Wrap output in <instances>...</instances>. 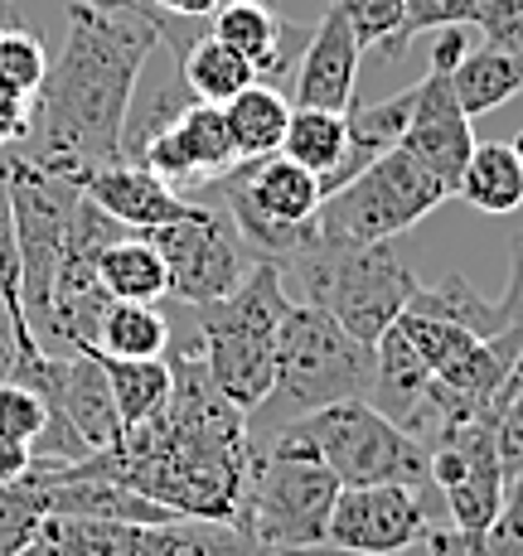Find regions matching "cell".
I'll return each instance as SVG.
<instances>
[{
  "label": "cell",
  "mask_w": 523,
  "mask_h": 556,
  "mask_svg": "<svg viewBox=\"0 0 523 556\" xmlns=\"http://www.w3.org/2000/svg\"><path fill=\"white\" fill-rule=\"evenodd\" d=\"M165 354L170 372H175V392H170L165 412L126 431L116 451H98L78 465L136 489L175 518L233 522L242 508L252 459H258L248 412H238L209 382L199 339L189 349L170 339Z\"/></svg>",
  "instance_id": "obj_1"
},
{
  "label": "cell",
  "mask_w": 523,
  "mask_h": 556,
  "mask_svg": "<svg viewBox=\"0 0 523 556\" xmlns=\"http://www.w3.org/2000/svg\"><path fill=\"white\" fill-rule=\"evenodd\" d=\"M155 45L160 29L146 10H92L83 0H69L63 49L35 92L25 155L73 185L122 160L136 83Z\"/></svg>",
  "instance_id": "obj_2"
},
{
  "label": "cell",
  "mask_w": 523,
  "mask_h": 556,
  "mask_svg": "<svg viewBox=\"0 0 523 556\" xmlns=\"http://www.w3.org/2000/svg\"><path fill=\"white\" fill-rule=\"evenodd\" d=\"M272 363H276L272 397L248 416V431L252 435L266 431V441L282 426L320 412V406L369 397L373 382V344H359L335 315H325L320 305L306 301L286 309L282 329H276Z\"/></svg>",
  "instance_id": "obj_3"
},
{
  "label": "cell",
  "mask_w": 523,
  "mask_h": 556,
  "mask_svg": "<svg viewBox=\"0 0 523 556\" xmlns=\"http://www.w3.org/2000/svg\"><path fill=\"white\" fill-rule=\"evenodd\" d=\"M291 291L276 262H262L242 276L238 291H228L223 301L195 305L199 325V358H204L209 382L223 392L238 412H258L272 397L276 378V329H282L286 309H291Z\"/></svg>",
  "instance_id": "obj_4"
},
{
  "label": "cell",
  "mask_w": 523,
  "mask_h": 556,
  "mask_svg": "<svg viewBox=\"0 0 523 556\" xmlns=\"http://www.w3.org/2000/svg\"><path fill=\"white\" fill-rule=\"evenodd\" d=\"M291 301L320 305L335 315L359 344H378V334L418 295V271L398 242H364V248H329L311 242L282 266Z\"/></svg>",
  "instance_id": "obj_5"
},
{
  "label": "cell",
  "mask_w": 523,
  "mask_h": 556,
  "mask_svg": "<svg viewBox=\"0 0 523 556\" xmlns=\"http://www.w3.org/2000/svg\"><path fill=\"white\" fill-rule=\"evenodd\" d=\"M266 445L320 459L339 479V489H364V484L426 489L432 484V455H426L422 435L402 431L398 421L373 412L364 397L320 406V412L301 416V421L282 426Z\"/></svg>",
  "instance_id": "obj_6"
},
{
  "label": "cell",
  "mask_w": 523,
  "mask_h": 556,
  "mask_svg": "<svg viewBox=\"0 0 523 556\" xmlns=\"http://www.w3.org/2000/svg\"><path fill=\"white\" fill-rule=\"evenodd\" d=\"M204 189L213 194V203L228 208L242 242L266 262L286 266L315 242V213L325 203V189H320V175L286 160L282 151L262 160H242V165H233L228 175Z\"/></svg>",
  "instance_id": "obj_7"
},
{
  "label": "cell",
  "mask_w": 523,
  "mask_h": 556,
  "mask_svg": "<svg viewBox=\"0 0 523 556\" xmlns=\"http://www.w3.org/2000/svg\"><path fill=\"white\" fill-rule=\"evenodd\" d=\"M451 199V189L422 169L402 146L378 155L364 175H354L345 189L325 194L315 213V238L329 248H364V242H393L398 232L418 228L426 213H436Z\"/></svg>",
  "instance_id": "obj_8"
},
{
  "label": "cell",
  "mask_w": 523,
  "mask_h": 556,
  "mask_svg": "<svg viewBox=\"0 0 523 556\" xmlns=\"http://www.w3.org/2000/svg\"><path fill=\"white\" fill-rule=\"evenodd\" d=\"M0 175H5L10 213H15V242H20V309H25L29 334H39L49 319L53 276H59L63 242H69V223L83 199V185L39 169L25 151H0Z\"/></svg>",
  "instance_id": "obj_9"
},
{
  "label": "cell",
  "mask_w": 523,
  "mask_h": 556,
  "mask_svg": "<svg viewBox=\"0 0 523 556\" xmlns=\"http://www.w3.org/2000/svg\"><path fill=\"white\" fill-rule=\"evenodd\" d=\"M339 498V479L329 475L320 459L291 455L282 445H266L252 459L248 489H242L238 528H248L252 538H262L266 547L282 552H311L325 547L329 513Z\"/></svg>",
  "instance_id": "obj_10"
},
{
  "label": "cell",
  "mask_w": 523,
  "mask_h": 556,
  "mask_svg": "<svg viewBox=\"0 0 523 556\" xmlns=\"http://www.w3.org/2000/svg\"><path fill=\"white\" fill-rule=\"evenodd\" d=\"M160 248L170 271V295L179 305H209L223 301L228 291H238L242 276L262 262L258 252L242 242L238 223L228 218L223 203L209 199H189V208L175 223L146 232Z\"/></svg>",
  "instance_id": "obj_11"
},
{
  "label": "cell",
  "mask_w": 523,
  "mask_h": 556,
  "mask_svg": "<svg viewBox=\"0 0 523 556\" xmlns=\"http://www.w3.org/2000/svg\"><path fill=\"white\" fill-rule=\"evenodd\" d=\"M432 528L422 489L408 484H364L339 489L325 528V547L339 556H398L418 547Z\"/></svg>",
  "instance_id": "obj_12"
},
{
  "label": "cell",
  "mask_w": 523,
  "mask_h": 556,
  "mask_svg": "<svg viewBox=\"0 0 523 556\" xmlns=\"http://www.w3.org/2000/svg\"><path fill=\"white\" fill-rule=\"evenodd\" d=\"M398 146L456 194L465 160L475 151V131H471V116L461 112V102L451 92V73L432 68L418 83V106H412L408 131H402Z\"/></svg>",
  "instance_id": "obj_13"
},
{
  "label": "cell",
  "mask_w": 523,
  "mask_h": 556,
  "mask_svg": "<svg viewBox=\"0 0 523 556\" xmlns=\"http://www.w3.org/2000/svg\"><path fill=\"white\" fill-rule=\"evenodd\" d=\"M359 63H364V45H359L349 15L339 10V0H329V10L311 29V45L291 63V92L296 106H325V112H349L359 98Z\"/></svg>",
  "instance_id": "obj_14"
},
{
  "label": "cell",
  "mask_w": 523,
  "mask_h": 556,
  "mask_svg": "<svg viewBox=\"0 0 523 556\" xmlns=\"http://www.w3.org/2000/svg\"><path fill=\"white\" fill-rule=\"evenodd\" d=\"M83 194L98 203L107 218L122 223L126 232H155L189 208V199L179 189H170L165 179L136 165V160H112V165L92 169L83 179Z\"/></svg>",
  "instance_id": "obj_15"
},
{
  "label": "cell",
  "mask_w": 523,
  "mask_h": 556,
  "mask_svg": "<svg viewBox=\"0 0 523 556\" xmlns=\"http://www.w3.org/2000/svg\"><path fill=\"white\" fill-rule=\"evenodd\" d=\"M426 363L412 354V344L402 339L398 325H388L373 344V382H369V406L383 412L388 421H398L402 431L422 435L426 431Z\"/></svg>",
  "instance_id": "obj_16"
},
{
  "label": "cell",
  "mask_w": 523,
  "mask_h": 556,
  "mask_svg": "<svg viewBox=\"0 0 523 556\" xmlns=\"http://www.w3.org/2000/svg\"><path fill=\"white\" fill-rule=\"evenodd\" d=\"M209 35L238 49L252 63V73L266 83L291 73V20L282 10H272L266 0H223L209 15Z\"/></svg>",
  "instance_id": "obj_17"
},
{
  "label": "cell",
  "mask_w": 523,
  "mask_h": 556,
  "mask_svg": "<svg viewBox=\"0 0 523 556\" xmlns=\"http://www.w3.org/2000/svg\"><path fill=\"white\" fill-rule=\"evenodd\" d=\"M160 528L116 522V518H83V513H45L35 552L39 556H160Z\"/></svg>",
  "instance_id": "obj_18"
},
{
  "label": "cell",
  "mask_w": 523,
  "mask_h": 556,
  "mask_svg": "<svg viewBox=\"0 0 523 556\" xmlns=\"http://www.w3.org/2000/svg\"><path fill=\"white\" fill-rule=\"evenodd\" d=\"M98 286L107 301H141L155 305L170 295V271L165 256L146 232H122L116 242H107L98 256Z\"/></svg>",
  "instance_id": "obj_19"
},
{
  "label": "cell",
  "mask_w": 523,
  "mask_h": 556,
  "mask_svg": "<svg viewBox=\"0 0 523 556\" xmlns=\"http://www.w3.org/2000/svg\"><path fill=\"white\" fill-rule=\"evenodd\" d=\"M451 92L461 102V112L471 116H489L505 102H514L523 92V59L499 45H480L465 49V59L451 68Z\"/></svg>",
  "instance_id": "obj_20"
},
{
  "label": "cell",
  "mask_w": 523,
  "mask_h": 556,
  "mask_svg": "<svg viewBox=\"0 0 523 556\" xmlns=\"http://www.w3.org/2000/svg\"><path fill=\"white\" fill-rule=\"evenodd\" d=\"M456 194L471 203V208L489 213V218L519 213L523 208V165L514 155V141H475Z\"/></svg>",
  "instance_id": "obj_21"
},
{
  "label": "cell",
  "mask_w": 523,
  "mask_h": 556,
  "mask_svg": "<svg viewBox=\"0 0 523 556\" xmlns=\"http://www.w3.org/2000/svg\"><path fill=\"white\" fill-rule=\"evenodd\" d=\"M223 122H228V136H233V151L238 160H262V155H276L286 141V122H291V102L272 88V83H252L242 88L238 98L223 102Z\"/></svg>",
  "instance_id": "obj_22"
},
{
  "label": "cell",
  "mask_w": 523,
  "mask_h": 556,
  "mask_svg": "<svg viewBox=\"0 0 523 556\" xmlns=\"http://www.w3.org/2000/svg\"><path fill=\"white\" fill-rule=\"evenodd\" d=\"M175 68H179V83H185L189 98H195V102H213V106H223L228 98H238L242 88H252V83H258L252 63L242 59L238 49L223 45L219 35H209V29L185 53H179Z\"/></svg>",
  "instance_id": "obj_23"
},
{
  "label": "cell",
  "mask_w": 523,
  "mask_h": 556,
  "mask_svg": "<svg viewBox=\"0 0 523 556\" xmlns=\"http://www.w3.org/2000/svg\"><path fill=\"white\" fill-rule=\"evenodd\" d=\"M160 556H339L335 547L311 552H282L266 547L238 522H213V518H175L160 528Z\"/></svg>",
  "instance_id": "obj_24"
},
{
  "label": "cell",
  "mask_w": 523,
  "mask_h": 556,
  "mask_svg": "<svg viewBox=\"0 0 523 556\" xmlns=\"http://www.w3.org/2000/svg\"><path fill=\"white\" fill-rule=\"evenodd\" d=\"M102 368H107V382H112V402H116V416H122V431H136V426L155 421V416L165 412L170 392H175L170 358H102Z\"/></svg>",
  "instance_id": "obj_25"
},
{
  "label": "cell",
  "mask_w": 523,
  "mask_h": 556,
  "mask_svg": "<svg viewBox=\"0 0 523 556\" xmlns=\"http://www.w3.org/2000/svg\"><path fill=\"white\" fill-rule=\"evenodd\" d=\"M170 339H175L170 334V319L160 315L155 305L107 301L92 354H102V358H165Z\"/></svg>",
  "instance_id": "obj_26"
},
{
  "label": "cell",
  "mask_w": 523,
  "mask_h": 556,
  "mask_svg": "<svg viewBox=\"0 0 523 556\" xmlns=\"http://www.w3.org/2000/svg\"><path fill=\"white\" fill-rule=\"evenodd\" d=\"M408 309H418V315H436V319H451V325L471 329L475 339H495V334H505V319H499V301L480 295L461 271H451L441 286H418V295L408 301Z\"/></svg>",
  "instance_id": "obj_27"
},
{
  "label": "cell",
  "mask_w": 523,
  "mask_h": 556,
  "mask_svg": "<svg viewBox=\"0 0 523 556\" xmlns=\"http://www.w3.org/2000/svg\"><path fill=\"white\" fill-rule=\"evenodd\" d=\"M282 155L325 179L329 169L345 160V112H325V106H291Z\"/></svg>",
  "instance_id": "obj_28"
},
{
  "label": "cell",
  "mask_w": 523,
  "mask_h": 556,
  "mask_svg": "<svg viewBox=\"0 0 523 556\" xmlns=\"http://www.w3.org/2000/svg\"><path fill=\"white\" fill-rule=\"evenodd\" d=\"M339 10L349 15L364 53L378 49L383 59H398L408 49V0H339Z\"/></svg>",
  "instance_id": "obj_29"
},
{
  "label": "cell",
  "mask_w": 523,
  "mask_h": 556,
  "mask_svg": "<svg viewBox=\"0 0 523 556\" xmlns=\"http://www.w3.org/2000/svg\"><path fill=\"white\" fill-rule=\"evenodd\" d=\"M39 522H45V504H39L35 484L25 475L15 484H0V556L35 552Z\"/></svg>",
  "instance_id": "obj_30"
},
{
  "label": "cell",
  "mask_w": 523,
  "mask_h": 556,
  "mask_svg": "<svg viewBox=\"0 0 523 556\" xmlns=\"http://www.w3.org/2000/svg\"><path fill=\"white\" fill-rule=\"evenodd\" d=\"M45 73H49V53L39 45V35H29V29H20V25L0 29V83H5V88L35 98Z\"/></svg>",
  "instance_id": "obj_31"
},
{
  "label": "cell",
  "mask_w": 523,
  "mask_h": 556,
  "mask_svg": "<svg viewBox=\"0 0 523 556\" xmlns=\"http://www.w3.org/2000/svg\"><path fill=\"white\" fill-rule=\"evenodd\" d=\"M136 5H141L146 15L155 20L160 39H165V45L175 49V59H179V53H185L209 29L204 20L223 5V0H136Z\"/></svg>",
  "instance_id": "obj_32"
},
{
  "label": "cell",
  "mask_w": 523,
  "mask_h": 556,
  "mask_svg": "<svg viewBox=\"0 0 523 556\" xmlns=\"http://www.w3.org/2000/svg\"><path fill=\"white\" fill-rule=\"evenodd\" d=\"M45 421H49V402L29 382H20V378L0 382V435H10L20 445H35Z\"/></svg>",
  "instance_id": "obj_33"
},
{
  "label": "cell",
  "mask_w": 523,
  "mask_h": 556,
  "mask_svg": "<svg viewBox=\"0 0 523 556\" xmlns=\"http://www.w3.org/2000/svg\"><path fill=\"white\" fill-rule=\"evenodd\" d=\"M495 445L499 469H505V498H523V388H514L499 406Z\"/></svg>",
  "instance_id": "obj_34"
},
{
  "label": "cell",
  "mask_w": 523,
  "mask_h": 556,
  "mask_svg": "<svg viewBox=\"0 0 523 556\" xmlns=\"http://www.w3.org/2000/svg\"><path fill=\"white\" fill-rule=\"evenodd\" d=\"M0 305H5V315L15 325H25V309H20V242H15V213H10L5 175H0Z\"/></svg>",
  "instance_id": "obj_35"
},
{
  "label": "cell",
  "mask_w": 523,
  "mask_h": 556,
  "mask_svg": "<svg viewBox=\"0 0 523 556\" xmlns=\"http://www.w3.org/2000/svg\"><path fill=\"white\" fill-rule=\"evenodd\" d=\"M480 0H408V45L426 29H451V25H475Z\"/></svg>",
  "instance_id": "obj_36"
},
{
  "label": "cell",
  "mask_w": 523,
  "mask_h": 556,
  "mask_svg": "<svg viewBox=\"0 0 523 556\" xmlns=\"http://www.w3.org/2000/svg\"><path fill=\"white\" fill-rule=\"evenodd\" d=\"M480 29L485 45H499L523 59V0H480Z\"/></svg>",
  "instance_id": "obj_37"
},
{
  "label": "cell",
  "mask_w": 523,
  "mask_h": 556,
  "mask_svg": "<svg viewBox=\"0 0 523 556\" xmlns=\"http://www.w3.org/2000/svg\"><path fill=\"white\" fill-rule=\"evenodd\" d=\"M480 556H523V498H505V513L485 532Z\"/></svg>",
  "instance_id": "obj_38"
},
{
  "label": "cell",
  "mask_w": 523,
  "mask_h": 556,
  "mask_svg": "<svg viewBox=\"0 0 523 556\" xmlns=\"http://www.w3.org/2000/svg\"><path fill=\"white\" fill-rule=\"evenodd\" d=\"M29 122H35V98H25V92H15V88L0 83V151H10V146L25 141Z\"/></svg>",
  "instance_id": "obj_39"
},
{
  "label": "cell",
  "mask_w": 523,
  "mask_h": 556,
  "mask_svg": "<svg viewBox=\"0 0 523 556\" xmlns=\"http://www.w3.org/2000/svg\"><path fill=\"white\" fill-rule=\"evenodd\" d=\"M35 354H45V349L35 344V334H29L25 325H15V319L5 315V305H0V382L15 378L20 363L35 358Z\"/></svg>",
  "instance_id": "obj_40"
},
{
  "label": "cell",
  "mask_w": 523,
  "mask_h": 556,
  "mask_svg": "<svg viewBox=\"0 0 523 556\" xmlns=\"http://www.w3.org/2000/svg\"><path fill=\"white\" fill-rule=\"evenodd\" d=\"M465 25H451V29H441V39H436V49H432V68L436 73H451L456 63L465 59Z\"/></svg>",
  "instance_id": "obj_41"
},
{
  "label": "cell",
  "mask_w": 523,
  "mask_h": 556,
  "mask_svg": "<svg viewBox=\"0 0 523 556\" xmlns=\"http://www.w3.org/2000/svg\"><path fill=\"white\" fill-rule=\"evenodd\" d=\"M35 465V455H29V445L10 441V435H0V484H15L25 469Z\"/></svg>",
  "instance_id": "obj_42"
},
{
  "label": "cell",
  "mask_w": 523,
  "mask_h": 556,
  "mask_svg": "<svg viewBox=\"0 0 523 556\" xmlns=\"http://www.w3.org/2000/svg\"><path fill=\"white\" fill-rule=\"evenodd\" d=\"M83 5H92V10H141L136 0H83Z\"/></svg>",
  "instance_id": "obj_43"
},
{
  "label": "cell",
  "mask_w": 523,
  "mask_h": 556,
  "mask_svg": "<svg viewBox=\"0 0 523 556\" xmlns=\"http://www.w3.org/2000/svg\"><path fill=\"white\" fill-rule=\"evenodd\" d=\"M514 155H519V165H523V131L514 136Z\"/></svg>",
  "instance_id": "obj_44"
},
{
  "label": "cell",
  "mask_w": 523,
  "mask_h": 556,
  "mask_svg": "<svg viewBox=\"0 0 523 556\" xmlns=\"http://www.w3.org/2000/svg\"><path fill=\"white\" fill-rule=\"evenodd\" d=\"M0 5H10V0H0Z\"/></svg>",
  "instance_id": "obj_45"
},
{
  "label": "cell",
  "mask_w": 523,
  "mask_h": 556,
  "mask_svg": "<svg viewBox=\"0 0 523 556\" xmlns=\"http://www.w3.org/2000/svg\"><path fill=\"white\" fill-rule=\"evenodd\" d=\"M25 556H35V552H25Z\"/></svg>",
  "instance_id": "obj_46"
},
{
  "label": "cell",
  "mask_w": 523,
  "mask_h": 556,
  "mask_svg": "<svg viewBox=\"0 0 523 556\" xmlns=\"http://www.w3.org/2000/svg\"><path fill=\"white\" fill-rule=\"evenodd\" d=\"M519 238H523V232H519Z\"/></svg>",
  "instance_id": "obj_47"
},
{
  "label": "cell",
  "mask_w": 523,
  "mask_h": 556,
  "mask_svg": "<svg viewBox=\"0 0 523 556\" xmlns=\"http://www.w3.org/2000/svg\"><path fill=\"white\" fill-rule=\"evenodd\" d=\"M35 556H39V552H35Z\"/></svg>",
  "instance_id": "obj_48"
}]
</instances>
